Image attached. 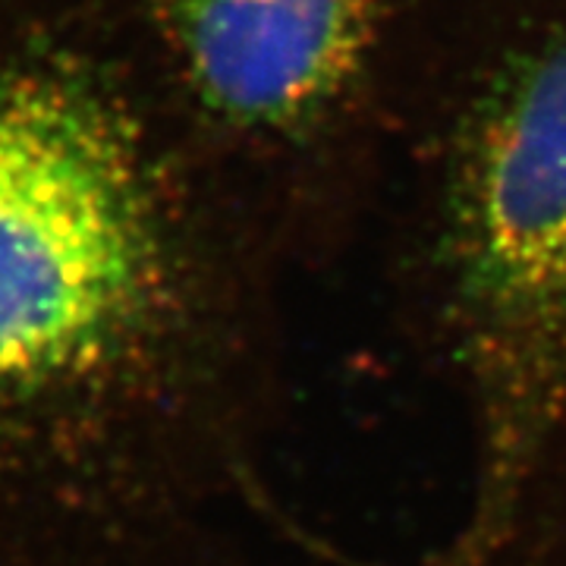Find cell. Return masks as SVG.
I'll return each instance as SVG.
<instances>
[{
    "instance_id": "6da1fadb",
    "label": "cell",
    "mask_w": 566,
    "mask_h": 566,
    "mask_svg": "<svg viewBox=\"0 0 566 566\" xmlns=\"http://www.w3.org/2000/svg\"><path fill=\"white\" fill-rule=\"evenodd\" d=\"M237 340L126 66L0 0V566H199Z\"/></svg>"
},
{
    "instance_id": "3957f363",
    "label": "cell",
    "mask_w": 566,
    "mask_h": 566,
    "mask_svg": "<svg viewBox=\"0 0 566 566\" xmlns=\"http://www.w3.org/2000/svg\"><path fill=\"white\" fill-rule=\"evenodd\" d=\"M385 0H151L177 82L205 117L245 139L300 145L359 98Z\"/></svg>"
},
{
    "instance_id": "7a4b0ae2",
    "label": "cell",
    "mask_w": 566,
    "mask_h": 566,
    "mask_svg": "<svg viewBox=\"0 0 566 566\" xmlns=\"http://www.w3.org/2000/svg\"><path fill=\"white\" fill-rule=\"evenodd\" d=\"M441 274L479 428L475 501L447 566H491L566 424V22L516 48L465 107Z\"/></svg>"
}]
</instances>
